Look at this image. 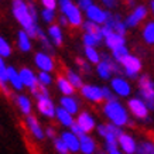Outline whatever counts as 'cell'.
Returning <instances> with one entry per match:
<instances>
[{
  "mask_svg": "<svg viewBox=\"0 0 154 154\" xmlns=\"http://www.w3.org/2000/svg\"><path fill=\"white\" fill-rule=\"evenodd\" d=\"M11 11H13L14 19L19 21V24L23 27V30L30 35V38H37L38 37V27L37 21H34L31 14L28 11V5L24 0H13L11 3Z\"/></svg>",
  "mask_w": 154,
  "mask_h": 154,
  "instance_id": "obj_1",
  "label": "cell"
},
{
  "mask_svg": "<svg viewBox=\"0 0 154 154\" xmlns=\"http://www.w3.org/2000/svg\"><path fill=\"white\" fill-rule=\"evenodd\" d=\"M103 113L109 119V123H112L117 127H123L126 125H130L129 120V112L119 100L106 102L103 106Z\"/></svg>",
  "mask_w": 154,
  "mask_h": 154,
  "instance_id": "obj_2",
  "label": "cell"
},
{
  "mask_svg": "<svg viewBox=\"0 0 154 154\" xmlns=\"http://www.w3.org/2000/svg\"><path fill=\"white\" fill-rule=\"evenodd\" d=\"M61 13L68 19V23L74 27H79L84 24V17H82V10L75 5L72 0H58Z\"/></svg>",
  "mask_w": 154,
  "mask_h": 154,
  "instance_id": "obj_3",
  "label": "cell"
},
{
  "mask_svg": "<svg viewBox=\"0 0 154 154\" xmlns=\"http://www.w3.org/2000/svg\"><path fill=\"white\" fill-rule=\"evenodd\" d=\"M139 94L150 110H154V81L149 75L139 78Z\"/></svg>",
  "mask_w": 154,
  "mask_h": 154,
  "instance_id": "obj_4",
  "label": "cell"
},
{
  "mask_svg": "<svg viewBox=\"0 0 154 154\" xmlns=\"http://www.w3.org/2000/svg\"><path fill=\"white\" fill-rule=\"evenodd\" d=\"M122 68H123V72L126 74V76H129V78H131V79H134V78H137L139 76V74H140L141 71V61L139 57L136 55H127L125 60L120 62Z\"/></svg>",
  "mask_w": 154,
  "mask_h": 154,
  "instance_id": "obj_5",
  "label": "cell"
},
{
  "mask_svg": "<svg viewBox=\"0 0 154 154\" xmlns=\"http://www.w3.org/2000/svg\"><path fill=\"white\" fill-rule=\"evenodd\" d=\"M127 109L131 112V115L137 119H144V120H149V112L150 109L149 106L146 105V102L141 98H131L127 100Z\"/></svg>",
  "mask_w": 154,
  "mask_h": 154,
  "instance_id": "obj_6",
  "label": "cell"
},
{
  "mask_svg": "<svg viewBox=\"0 0 154 154\" xmlns=\"http://www.w3.org/2000/svg\"><path fill=\"white\" fill-rule=\"evenodd\" d=\"M110 89H112L116 96L120 98H127L130 96L131 92V86L129 84V81L125 79L123 76H115L110 79Z\"/></svg>",
  "mask_w": 154,
  "mask_h": 154,
  "instance_id": "obj_7",
  "label": "cell"
},
{
  "mask_svg": "<svg viewBox=\"0 0 154 154\" xmlns=\"http://www.w3.org/2000/svg\"><path fill=\"white\" fill-rule=\"evenodd\" d=\"M85 13H86V19H88L89 21L96 23V24H99V26H103V24L107 21V19H109L110 11H109V10H103L102 7L94 5V6H91Z\"/></svg>",
  "mask_w": 154,
  "mask_h": 154,
  "instance_id": "obj_8",
  "label": "cell"
},
{
  "mask_svg": "<svg viewBox=\"0 0 154 154\" xmlns=\"http://www.w3.org/2000/svg\"><path fill=\"white\" fill-rule=\"evenodd\" d=\"M34 64H35V66L40 69V72H48V74H50V72L55 68V64H54L52 57L44 51H40L35 54V57H34Z\"/></svg>",
  "mask_w": 154,
  "mask_h": 154,
  "instance_id": "obj_9",
  "label": "cell"
},
{
  "mask_svg": "<svg viewBox=\"0 0 154 154\" xmlns=\"http://www.w3.org/2000/svg\"><path fill=\"white\" fill-rule=\"evenodd\" d=\"M117 143H119V149L123 154H136L137 153V143H136L134 137L127 133H122L117 139Z\"/></svg>",
  "mask_w": 154,
  "mask_h": 154,
  "instance_id": "obj_10",
  "label": "cell"
},
{
  "mask_svg": "<svg viewBox=\"0 0 154 154\" xmlns=\"http://www.w3.org/2000/svg\"><path fill=\"white\" fill-rule=\"evenodd\" d=\"M99 136L106 140H112V139H119V136L123 133L122 127H117L112 123H102V125H98L96 127Z\"/></svg>",
  "mask_w": 154,
  "mask_h": 154,
  "instance_id": "obj_11",
  "label": "cell"
},
{
  "mask_svg": "<svg viewBox=\"0 0 154 154\" xmlns=\"http://www.w3.org/2000/svg\"><path fill=\"white\" fill-rule=\"evenodd\" d=\"M81 94L85 99H88L91 102H100L103 100V94H102V86L92 84H86L81 88Z\"/></svg>",
  "mask_w": 154,
  "mask_h": 154,
  "instance_id": "obj_12",
  "label": "cell"
},
{
  "mask_svg": "<svg viewBox=\"0 0 154 154\" xmlns=\"http://www.w3.org/2000/svg\"><path fill=\"white\" fill-rule=\"evenodd\" d=\"M146 17H147V7H146V6H137V7H134V10L126 17L125 23H126L127 28L136 27V26H139Z\"/></svg>",
  "mask_w": 154,
  "mask_h": 154,
  "instance_id": "obj_13",
  "label": "cell"
},
{
  "mask_svg": "<svg viewBox=\"0 0 154 154\" xmlns=\"http://www.w3.org/2000/svg\"><path fill=\"white\" fill-rule=\"evenodd\" d=\"M19 74H20V78H21V82H23L24 88H28L30 91H34L38 86V76L34 74L33 69H30L27 66H23L19 71Z\"/></svg>",
  "mask_w": 154,
  "mask_h": 154,
  "instance_id": "obj_14",
  "label": "cell"
},
{
  "mask_svg": "<svg viewBox=\"0 0 154 154\" xmlns=\"http://www.w3.org/2000/svg\"><path fill=\"white\" fill-rule=\"evenodd\" d=\"M75 122H76V123L79 125L81 129L85 131V134L91 133V131L95 130V127H96V122H95L94 116H92L89 112L78 113V116H76V120Z\"/></svg>",
  "mask_w": 154,
  "mask_h": 154,
  "instance_id": "obj_15",
  "label": "cell"
},
{
  "mask_svg": "<svg viewBox=\"0 0 154 154\" xmlns=\"http://www.w3.org/2000/svg\"><path fill=\"white\" fill-rule=\"evenodd\" d=\"M103 26H107V27H110L115 31V33L120 34V35H125L127 31V26L125 23V20H122V17L119 14H109V19L107 21Z\"/></svg>",
  "mask_w": 154,
  "mask_h": 154,
  "instance_id": "obj_16",
  "label": "cell"
},
{
  "mask_svg": "<svg viewBox=\"0 0 154 154\" xmlns=\"http://www.w3.org/2000/svg\"><path fill=\"white\" fill-rule=\"evenodd\" d=\"M112 61H113V58H110L109 55H102V61L96 65V74L102 79H110V76L113 75Z\"/></svg>",
  "mask_w": 154,
  "mask_h": 154,
  "instance_id": "obj_17",
  "label": "cell"
},
{
  "mask_svg": "<svg viewBox=\"0 0 154 154\" xmlns=\"http://www.w3.org/2000/svg\"><path fill=\"white\" fill-rule=\"evenodd\" d=\"M37 110L45 117H55L57 107L50 98H41L37 100Z\"/></svg>",
  "mask_w": 154,
  "mask_h": 154,
  "instance_id": "obj_18",
  "label": "cell"
},
{
  "mask_svg": "<svg viewBox=\"0 0 154 154\" xmlns=\"http://www.w3.org/2000/svg\"><path fill=\"white\" fill-rule=\"evenodd\" d=\"M26 125H27L30 133H31L37 140H42V139L45 137V131L42 130L41 125H40V122L37 120V117L35 116L30 115V116L26 117Z\"/></svg>",
  "mask_w": 154,
  "mask_h": 154,
  "instance_id": "obj_19",
  "label": "cell"
},
{
  "mask_svg": "<svg viewBox=\"0 0 154 154\" xmlns=\"http://www.w3.org/2000/svg\"><path fill=\"white\" fill-rule=\"evenodd\" d=\"M61 139L62 141L65 143V146L68 147L69 153H78L81 151V141H79V137L72 133V131H62L61 133Z\"/></svg>",
  "mask_w": 154,
  "mask_h": 154,
  "instance_id": "obj_20",
  "label": "cell"
},
{
  "mask_svg": "<svg viewBox=\"0 0 154 154\" xmlns=\"http://www.w3.org/2000/svg\"><path fill=\"white\" fill-rule=\"evenodd\" d=\"M60 103H61V107L66 110V112H69L72 116L78 113L79 110V105H78V100L74 98V96H62L60 99Z\"/></svg>",
  "mask_w": 154,
  "mask_h": 154,
  "instance_id": "obj_21",
  "label": "cell"
},
{
  "mask_svg": "<svg viewBox=\"0 0 154 154\" xmlns=\"http://www.w3.org/2000/svg\"><path fill=\"white\" fill-rule=\"evenodd\" d=\"M57 86L60 89V92L62 94V96H72L75 92V88L72 86V84L66 79V76H64V75H60L57 78Z\"/></svg>",
  "mask_w": 154,
  "mask_h": 154,
  "instance_id": "obj_22",
  "label": "cell"
},
{
  "mask_svg": "<svg viewBox=\"0 0 154 154\" xmlns=\"http://www.w3.org/2000/svg\"><path fill=\"white\" fill-rule=\"evenodd\" d=\"M7 78H9V84L13 86V89L16 91H21L24 88L21 78H20L19 71L16 69L14 66H7Z\"/></svg>",
  "mask_w": 154,
  "mask_h": 154,
  "instance_id": "obj_23",
  "label": "cell"
},
{
  "mask_svg": "<svg viewBox=\"0 0 154 154\" xmlns=\"http://www.w3.org/2000/svg\"><path fill=\"white\" fill-rule=\"evenodd\" d=\"M105 44L107 45V48H110V50H116V48L122 47V45H126V38L125 35H120V34L117 33H112L110 35H107L105 38Z\"/></svg>",
  "mask_w": 154,
  "mask_h": 154,
  "instance_id": "obj_24",
  "label": "cell"
},
{
  "mask_svg": "<svg viewBox=\"0 0 154 154\" xmlns=\"http://www.w3.org/2000/svg\"><path fill=\"white\" fill-rule=\"evenodd\" d=\"M48 37L51 40V42L57 47L62 45V41H64V35H62V30L58 24H51L50 28H48Z\"/></svg>",
  "mask_w": 154,
  "mask_h": 154,
  "instance_id": "obj_25",
  "label": "cell"
},
{
  "mask_svg": "<svg viewBox=\"0 0 154 154\" xmlns=\"http://www.w3.org/2000/svg\"><path fill=\"white\" fill-rule=\"evenodd\" d=\"M81 141V153L82 154H95L96 151V143L89 134H85L79 139Z\"/></svg>",
  "mask_w": 154,
  "mask_h": 154,
  "instance_id": "obj_26",
  "label": "cell"
},
{
  "mask_svg": "<svg viewBox=\"0 0 154 154\" xmlns=\"http://www.w3.org/2000/svg\"><path fill=\"white\" fill-rule=\"evenodd\" d=\"M55 117L58 119V122H60L61 125L64 127H69L71 129V126L75 123V120H74V116L71 115L69 112H66V110H64L62 107H57V112H55Z\"/></svg>",
  "mask_w": 154,
  "mask_h": 154,
  "instance_id": "obj_27",
  "label": "cell"
},
{
  "mask_svg": "<svg viewBox=\"0 0 154 154\" xmlns=\"http://www.w3.org/2000/svg\"><path fill=\"white\" fill-rule=\"evenodd\" d=\"M17 47L23 52H28L31 50V38L24 30H20L17 33Z\"/></svg>",
  "mask_w": 154,
  "mask_h": 154,
  "instance_id": "obj_28",
  "label": "cell"
},
{
  "mask_svg": "<svg viewBox=\"0 0 154 154\" xmlns=\"http://www.w3.org/2000/svg\"><path fill=\"white\" fill-rule=\"evenodd\" d=\"M16 103H17L20 112L23 113V115H26V116H30V115H31L33 105H31V100H30L28 96H26V95H19V96L16 98Z\"/></svg>",
  "mask_w": 154,
  "mask_h": 154,
  "instance_id": "obj_29",
  "label": "cell"
},
{
  "mask_svg": "<svg viewBox=\"0 0 154 154\" xmlns=\"http://www.w3.org/2000/svg\"><path fill=\"white\" fill-rule=\"evenodd\" d=\"M82 28H84V31L86 34H91V35H95V37H98V38H100V40H103L102 26H99V24L92 23V21L86 20V21H84V24H82Z\"/></svg>",
  "mask_w": 154,
  "mask_h": 154,
  "instance_id": "obj_30",
  "label": "cell"
},
{
  "mask_svg": "<svg viewBox=\"0 0 154 154\" xmlns=\"http://www.w3.org/2000/svg\"><path fill=\"white\" fill-rule=\"evenodd\" d=\"M7 82H9V78H7V66L5 64V58L0 57V88L3 89V92L6 95H9Z\"/></svg>",
  "mask_w": 154,
  "mask_h": 154,
  "instance_id": "obj_31",
  "label": "cell"
},
{
  "mask_svg": "<svg viewBox=\"0 0 154 154\" xmlns=\"http://www.w3.org/2000/svg\"><path fill=\"white\" fill-rule=\"evenodd\" d=\"M84 54H85V57H86V60H88L91 64H96V65H98L99 62L102 61V55L99 54L98 50L95 47H85Z\"/></svg>",
  "mask_w": 154,
  "mask_h": 154,
  "instance_id": "obj_32",
  "label": "cell"
},
{
  "mask_svg": "<svg viewBox=\"0 0 154 154\" xmlns=\"http://www.w3.org/2000/svg\"><path fill=\"white\" fill-rule=\"evenodd\" d=\"M141 37L147 44L153 45L154 44V21H149L144 26L143 31H141Z\"/></svg>",
  "mask_w": 154,
  "mask_h": 154,
  "instance_id": "obj_33",
  "label": "cell"
},
{
  "mask_svg": "<svg viewBox=\"0 0 154 154\" xmlns=\"http://www.w3.org/2000/svg\"><path fill=\"white\" fill-rule=\"evenodd\" d=\"M37 38H40V41H41V45H42V48H44V52H47V54H54V45H52L51 40H50V37L42 31L41 28H40V31H38V37Z\"/></svg>",
  "mask_w": 154,
  "mask_h": 154,
  "instance_id": "obj_34",
  "label": "cell"
},
{
  "mask_svg": "<svg viewBox=\"0 0 154 154\" xmlns=\"http://www.w3.org/2000/svg\"><path fill=\"white\" fill-rule=\"evenodd\" d=\"M66 79L72 84V86H74L75 89H76V88L81 89L85 85L84 81H82V76H81L79 74H76V72H75V71H72V69L66 71Z\"/></svg>",
  "mask_w": 154,
  "mask_h": 154,
  "instance_id": "obj_35",
  "label": "cell"
},
{
  "mask_svg": "<svg viewBox=\"0 0 154 154\" xmlns=\"http://www.w3.org/2000/svg\"><path fill=\"white\" fill-rule=\"evenodd\" d=\"M127 55H130V52H129L126 45H122V47H119V48H116V50L112 51V58L116 61L117 64H120Z\"/></svg>",
  "mask_w": 154,
  "mask_h": 154,
  "instance_id": "obj_36",
  "label": "cell"
},
{
  "mask_svg": "<svg viewBox=\"0 0 154 154\" xmlns=\"http://www.w3.org/2000/svg\"><path fill=\"white\" fill-rule=\"evenodd\" d=\"M136 154H154V143L144 140L137 144V153Z\"/></svg>",
  "mask_w": 154,
  "mask_h": 154,
  "instance_id": "obj_37",
  "label": "cell"
},
{
  "mask_svg": "<svg viewBox=\"0 0 154 154\" xmlns=\"http://www.w3.org/2000/svg\"><path fill=\"white\" fill-rule=\"evenodd\" d=\"M11 55V45H10L7 40L0 37V57L2 58H7Z\"/></svg>",
  "mask_w": 154,
  "mask_h": 154,
  "instance_id": "obj_38",
  "label": "cell"
},
{
  "mask_svg": "<svg viewBox=\"0 0 154 154\" xmlns=\"http://www.w3.org/2000/svg\"><path fill=\"white\" fill-rule=\"evenodd\" d=\"M82 41H84L85 47H96V45H99V42H102V40L95 37V35H91V34L85 33L82 35Z\"/></svg>",
  "mask_w": 154,
  "mask_h": 154,
  "instance_id": "obj_39",
  "label": "cell"
},
{
  "mask_svg": "<svg viewBox=\"0 0 154 154\" xmlns=\"http://www.w3.org/2000/svg\"><path fill=\"white\" fill-rule=\"evenodd\" d=\"M54 147H55V150H57V153L58 154H69V150H68V147L65 146V143L62 141L61 137L54 139Z\"/></svg>",
  "mask_w": 154,
  "mask_h": 154,
  "instance_id": "obj_40",
  "label": "cell"
},
{
  "mask_svg": "<svg viewBox=\"0 0 154 154\" xmlns=\"http://www.w3.org/2000/svg\"><path fill=\"white\" fill-rule=\"evenodd\" d=\"M102 94H103V100H106V102H113V100H117L115 92H113L109 86H102Z\"/></svg>",
  "mask_w": 154,
  "mask_h": 154,
  "instance_id": "obj_41",
  "label": "cell"
},
{
  "mask_svg": "<svg viewBox=\"0 0 154 154\" xmlns=\"http://www.w3.org/2000/svg\"><path fill=\"white\" fill-rule=\"evenodd\" d=\"M37 76H38V84L40 85L48 86V85L52 84V76L48 74V72H40Z\"/></svg>",
  "mask_w": 154,
  "mask_h": 154,
  "instance_id": "obj_42",
  "label": "cell"
},
{
  "mask_svg": "<svg viewBox=\"0 0 154 154\" xmlns=\"http://www.w3.org/2000/svg\"><path fill=\"white\" fill-rule=\"evenodd\" d=\"M41 17L45 23H52L54 19H55V10H47L44 9L41 11Z\"/></svg>",
  "mask_w": 154,
  "mask_h": 154,
  "instance_id": "obj_43",
  "label": "cell"
},
{
  "mask_svg": "<svg viewBox=\"0 0 154 154\" xmlns=\"http://www.w3.org/2000/svg\"><path fill=\"white\" fill-rule=\"evenodd\" d=\"M41 5L44 6V9L47 10H55L57 5H58V0H41Z\"/></svg>",
  "mask_w": 154,
  "mask_h": 154,
  "instance_id": "obj_44",
  "label": "cell"
},
{
  "mask_svg": "<svg viewBox=\"0 0 154 154\" xmlns=\"http://www.w3.org/2000/svg\"><path fill=\"white\" fill-rule=\"evenodd\" d=\"M71 131H72V133H74L75 136H76V137H82V136H85V131L82 130V129H81L79 127V125H78V123H76V122H75L74 125H72V126H71Z\"/></svg>",
  "mask_w": 154,
  "mask_h": 154,
  "instance_id": "obj_45",
  "label": "cell"
},
{
  "mask_svg": "<svg viewBox=\"0 0 154 154\" xmlns=\"http://www.w3.org/2000/svg\"><path fill=\"white\" fill-rule=\"evenodd\" d=\"M91 6H94V2H92V0H78V7H79L81 10H84V11H86Z\"/></svg>",
  "mask_w": 154,
  "mask_h": 154,
  "instance_id": "obj_46",
  "label": "cell"
},
{
  "mask_svg": "<svg viewBox=\"0 0 154 154\" xmlns=\"http://www.w3.org/2000/svg\"><path fill=\"white\" fill-rule=\"evenodd\" d=\"M75 61H76L78 66H79V68L84 71V72H89V71H91V66H89V64L85 60H82V58H76Z\"/></svg>",
  "mask_w": 154,
  "mask_h": 154,
  "instance_id": "obj_47",
  "label": "cell"
},
{
  "mask_svg": "<svg viewBox=\"0 0 154 154\" xmlns=\"http://www.w3.org/2000/svg\"><path fill=\"white\" fill-rule=\"evenodd\" d=\"M28 11L31 14V17L34 19V21H37L38 20V13H37V9H35V5H34L33 2H28Z\"/></svg>",
  "mask_w": 154,
  "mask_h": 154,
  "instance_id": "obj_48",
  "label": "cell"
},
{
  "mask_svg": "<svg viewBox=\"0 0 154 154\" xmlns=\"http://www.w3.org/2000/svg\"><path fill=\"white\" fill-rule=\"evenodd\" d=\"M100 2L106 9H115L117 6V0H100Z\"/></svg>",
  "mask_w": 154,
  "mask_h": 154,
  "instance_id": "obj_49",
  "label": "cell"
},
{
  "mask_svg": "<svg viewBox=\"0 0 154 154\" xmlns=\"http://www.w3.org/2000/svg\"><path fill=\"white\" fill-rule=\"evenodd\" d=\"M45 136L50 137V139H57L55 137V130H54L52 127H47V129H45Z\"/></svg>",
  "mask_w": 154,
  "mask_h": 154,
  "instance_id": "obj_50",
  "label": "cell"
},
{
  "mask_svg": "<svg viewBox=\"0 0 154 154\" xmlns=\"http://www.w3.org/2000/svg\"><path fill=\"white\" fill-rule=\"evenodd\" d=\"M60 24H61V26H64V27L69 24V23H68V19H66L65 16H64V14H62V16L60 17Z\"/></svg>",
  "mask_w": 154,
  "mask_h": 154,
  "instance_id": "obj_51",
  "label": "cell"
},
{
  "mask_svg": "<svg viewBox=\"0 0 154 154\" xmlns=\"http://www.w3.org/2000/svg\"><path fill=\"white\" fill-rule=\"evenodd\" d=\"M106 154H123V153L119 149H116V150H112V151H107Z\"/></svg>",
  "mask_w": 154,
  "mask_h": 154,
  "instance_id": "obj_52",
  "label": "cell"
},
{
  "mask_svg": "<svg viewBox=\"0 0 154 154\" xmlns=\"http://www.w3.org/2000/svg\"><path fill=\"white\" fill-rule=\"evenodd\" d=\"M150 9H151V11H153V14H154V0L150 2Z\"/></svg>",
  "mask_w": 154,
  "mask_h": 154,
  "instance_id": "obj_53",
  "label": "cell"
},
{
  "mask_svg": "<svg viewBox=\"0 0 154 154\" xmlns=\"http://www.w3.org/2000/svg\"><path fill=\"white\" fill-rule=\"evenodd\" d=\"M127 3H129V6H133L134 5V0H127Z\"/></svg>",
  "mask_w": 154,
  "mask_h": 154,
  "instance_id": "obj_54",
  "label": "cell"
}]
</instances>
